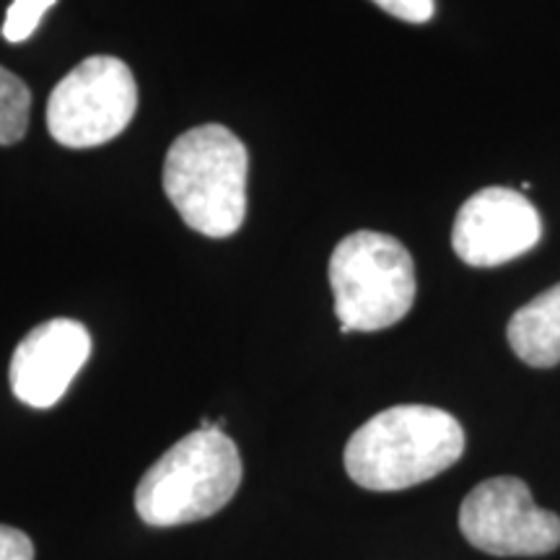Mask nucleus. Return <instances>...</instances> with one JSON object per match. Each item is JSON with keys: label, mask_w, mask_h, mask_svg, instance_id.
<instances>
[{"label": "nucleus", "mask_w": 560, "mask_h": 560, "mask_svg": "<svg viewBox=\"0 0 560 560\" xmlns=\"http://www.w3.org/2000/svg\"><path fill=\"white\" fill-rule=\"evenodd\" d=\"M465 452V431L452 412L431 405H395L366 420L346 444L355 486L392 493L436 478Z\"/></svg>", "instance_id": "nucleus-1"}, {"label": "nucleus", "mask_w": 560, "mask_h": 560, "mask_svg": "<svg viewBox=\"0 0 560 560\" xmlns=\"http://www.w3.org/2000/svg\"><path fill=\"white\" fill-rule=\"evenodd\" d=\"M249 156L223 125H200L174 140L164 161V192L182 221L210 240H226L247 215Z\"/></svg>", "instance_id": "nucleus-2"}, {"label": "nucleus", "mask_w": 560, "mask_h": 560, "mask_svg": "<svg viewBox=\"0 0 560 560\" xmlns=\"http://www.w3.org/2000/svg\"><path fill=\"white\" fill-rule=\"evenodd\" d=\"M242 454L226 433L198 429L145 470L136 511L151 527H179L219 514L242 486Z\"/></svg>", "instance_id": "nucleus-3"}, {"label": "nucleus", "mask_w": 560, "mask_h": 560, "mask_svg": "<svg viewBox=\"0 0 560 560\" xmlns=\"http://www.w3.org/2000/svg\"><path fill=\"white\" fill-rule=\"evenodd\" d=\"M330 285L340 332L387 330L412 310L416 265L395 236L355 231L332 252Z\"/></svg>", "instance_id": "nucleus-4"}, {"label": "nucleus", "mask_w": 560, "mask_h": 560, "mask_svg": "<svg viewBox=\"0 0 560 560\" xmlns=\"http://www.w3.org/2000/svg\"><path fill=\"white\" fill-rule=\"evenodd\" d=\"M136 109L132 70L112 55H91L52 89L47 130L68 149H94L120 136Z\"/></svg>", "instance_id": "nucleus-5"}, {"label": "nucleus", "mask_w": 560, "mask_h": 560, "mask_svg": "<svg viewBox=\"0 0 560 560\" xmlns=\"http://www.w3.org/2000/svg\"><path fill=\"white\" fill-rule=\"evenodd\" d=\"M465 540L495 558H537L560 548V516L532 501L520 478L482 480L459 509Z\"/></svg>", "instance_id": "nucleus-6"}, {"label": "nucleus", "mask_w": 560, "mask_h": 560, "mask_svg": "<svg viewBox=\"0 0 560 560\" xmlns=\"http://www.w3.org/2000/svg\"><path fill=\"white\" fill-rule=\"evenodd\" d=\"M542 236L537 208L509 187H486L465 200L452 229V247L472 268H495L527 255Z\"/></svg>", "instance_id": "nucleus-7"}, {"label": "nucleus", "mask_w": 560, "mask_h": 560, "mask_svg": "<svg viewBox=\"0 0 560 560\" xmlns=\"http://www.w3.org/2000/svg\"><path fill=\"white\" fill-rule=\"evenodd\" d=\"M91 355V335L75 319L42 322L13 350L9 380L19 402L47 410L58 405Z\"/></svg>", "instance_id": "nucleus-8"}, {"label": "nucleus", "mask_w": 560, "mask_h": 560, "mask_svg": "<svg viewBox=\"0 0 560 560\" xmlns=\"http://www.w3.org/2000/svg\"><path fill=\"white\" fill-rule=\"evenodd\" d=\"M509 346L527 366L550 369L560 363V283L552 285L509 319Z\"/></svg>", "instance_id": "nucleus-9"}, {"label": "nucleus", "mask_w": 560, "mask_h": 560, "mask_svg": "<svg viewBox=\"0 0 560 560\" xmlns=\"http://www.w3.org/2000/svg\"><path fill=\"white\" fill-rule=\"evenodd\" d=\"M32 112L30 86L0 66V145H13L26 136Z\"/></svg>", "instance_id": "nucleus-10"}, {"label": "nucleus", "mask_w": 560, "mask_h": 560, "mask_svg": "<svg viewBox=\"0 0 560 560\" xmlns=\"http://www.w3.org/2000/svg\"><path fill=\"white\" fill-rule=\"evenodd\" d=\"M58 0H13L3 21V37L19 45L37 32L42 16L52 9Z\"/></svg>", "instance_id": "nucleus-11"}, {"label": "nucleus", "mask_w": 560, "mask_h": 560, "mask_svg": "<svg viewBox=\"0 0 560 560\" xmlns=\"http://www.w3.org/2000/svg\"><path fill=\"white\" fill-rule=\"evenodd\" d=\"M371 3L380 5L389 16L408 21V24H425L433 19V9H436L433 0H371Z\"/></svg>", "instance_id": "nucleus-12"}, {"label": "nucleus", "mask_w": 560, "mask_h": 560, "mask_svg": "<svg viewBox=\"0 0 560 560\" xmlns=\"http://www.w3.org/2000/svg\"><path fill=\"white\" fill-rule=\"evenodd\" d=\"M0 560H34V542L26 532L0 524Z\"/></svg>", "instance_id": "nucleus-13"}]
</instances>
